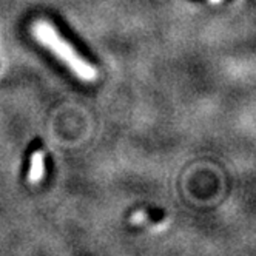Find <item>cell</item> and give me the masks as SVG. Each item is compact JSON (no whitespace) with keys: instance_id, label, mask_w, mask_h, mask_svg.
Listing matches in <instances>:
<instances>
[{"instance_id":"6da1fadb","label":"cell","mask_w":256,"mask_h":256,"mask_svg":"<svg viewBox=\"0 0 256 256\" xmlns=\"http://www.w3.org/2000/svg\"><path fill=\"white\" fill-rule=\"evenodd\" d=\"M32 36L42 45H45L52 54H56L68 68H71L79 79L86 82H93L98 79V71L90 64H86L66 40L62 39V36L50 22L46 20L36 22L32 25Z\"/></svg>"},{"instance_id":"7a4b0ae2","label":"cell","mask_w":256,"mask_h":256,"mask_svg":"<svg viewBox=\"0 0 256 256\" xmlns=\"http://www.w3.org/2000/svg\"><path fill=\"white\" fill-rule=\"evenodd\" d=\"M45 166H44V153L42 152H34L31 154V162H30V173H28V179L31 184H39L44 178V172Z\"/></svg>"},{"instance_id":"3957f363","label":"cell","mask_w":256,"mask_h":256,"mask_svg":"<svg viewBox=\"0 0 256 256\" xmlns=\"http://www.w3.org/2000/svg\"><path fill=\"white\" fill-rule=\"evenodd\" d=\"M147 219H148L147 213L142 212V210H139V212H136L134 214H132L130 222H132V224H134V226H140V224H144L145 221H147Z\"/></svg>"},{"instance_id":"277c9868","label":"cell","mask_w":256,"mask_h":256,"mask_svg":"<svg viewBox=\"0 0 256 256\" xmlns=\"http://www.w3.org/2000/svg\"><path fill=\"white\" fill-rule=\"evenodd\" d=\"M212 4H219V2H222V0H210Z\"/></svg>"}]
</instances>
